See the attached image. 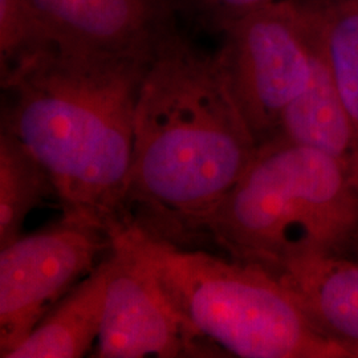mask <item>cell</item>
Returning a JSON list of instances; mask_svg holds the SVG:
<instances>
[{
	"label": "cell",
	"instance_id": "obj_13",
	"mask_svg": "<svg viewBox=\"0 0 358 358\" xmlns=\"http://www.w3.org/2000/svg\"><path fill=\"white\" fill-rule=\"evenodd\" d=\"M303 7L310 15L334 84L358 130V0H322Z\"/></svg>",
	"mask_w": 358,
	"mask_h": 358
},
{
	"label": "cell",
	"instance_id": "obj_1",
	"mask_svg": "<svg viewBox=\"0 0 358 358\" xmlns=\"http://www.w3.org/2000/svg\"><path fill=\"white\" fill-rule=\"evenodd\" d=\"M256 148L217 53L174 28L157 44L138 93L127 229L176 247H203L210 217Z\"/></svg>",
	"mask_w": 358,
	"mask_h": 358
},
{
	"label": "cell",
	"instance_id": "obj_6",
	"mask_svg": "<svg viewBox=\"0 0 358 358\" xmlns=\"http://www.w3.org/2000/svg\"><path fill=\"white\" fill-rule=\"evenodd\" d=\"M110 245L112 235L100 224L63 214L51 226L0 248V357L101 263L99 257Z\"/></svg>",
	"mask_w": 358,
	"mask_h": 358
},
{
	"label": "cell",
	"instance_id": "obj_2",
	"mask_svg": "<svg viewBox=\"0 0 358 358\" xmlns=\"http://www.w3.org/2000/svg\"><path fill=\"white\" fill-rule=\"evenodd\" d=\"M153 52L52 43L0 72L1 131L45 167L63 214L112 238L127 229L136 106Z\"/></svg>",
	"mask_w": 358,
	"mask_h": 358
},
{
	"label": "cell",
	"instance_id": "obj_10",
	"mask_svg": "<svg viewBox=\"0 0 358 358\" xmlns=\"http://www.w3.org/2000/svg\"><path fill=\"white\" fill-rule=\"evenodd\" d=\"M313 38V63L307 85L285 108L272 138L325 154L358 183V130L334 84L315 28Z\"/></svg>",
	"mask_w": 358,
	"mask_h": 358
},
{
	"label": "cell",
	"instance_id": "obj_11",
	"mask_svg": "<svg viewBox=\"0 0 358 358\" xmlns=\"http://www.w3.org/2000/svg\"><path fill=\"white\" fill-rule=\"evenodd\" d=\"M108 287L101 263L65 294L6 358H80L96 345Z\"/></svg>",
	"mask_w": 358,
	"mask_h": 358
},
{
	"label": "cell",
	"instance_id": "obj_16",
	"mask_svg": "<svg viewBox=\"0 0 358 358\" xmlns=\"http://www.w3.org/2000/svg\"><path fill=\"white\" fill-rule=\"evenodd\" d=\"M294 1L296 4H300V6H306V7H310V6H315V4H319L322 0H291Z\"/></svg>",
	"mask_w": 358,
	"mask_h": 358
},
{
	"label": "cell",
	"instance_id": "obj_9",
	"mask_svg": "<svg viewBox=\"0 0 358 358\" xmlns=\"http://www.w3.org/2000/svg\"><path fill=\"white\" fill-rule=\"evenodd\" d=\"M267 272L322 334L358 357V257L316 256Z\"/></svg>",
	"mask_w": 358,
	"mask_h": 358
},
{
	"label": "cell",
	"instance_id": "obj_5",
	"mask_svg": "<svg viewBox=\"0 0 358 358\" xmlns=\"http://www.w3.org/2000/svg\"><path fill=\"white\" fill-rule=\"evenodd\" d=\"M217 52L256 143L268 141L285 108L304 90L313 63V27L307 8L278 0L227 27Z\"/></svg>",
	"mask_w": 358,
	"mask_h": 358
},
{
	"label": "cell",
	"instance_id": "obj_17",
	"mask_svg": "<svg viewBox=\"0 0 358 358\" xmlns=\"http://www.w3.org/2000/svg\"><path fill=\"white\" fill-rule=\"evenodd\" d=\"M349 256H352V257H358V234L357 236H356V239H355V242H353L352 248H350Z\"/></svg>",
	"mask_w": 358,
	"mask_h": 358
},
{
	"label": "cell",
	"instance_id": "obj_3",
	"mask_svg": "<svg viewBox=\"0 0 358 358\" xmlns=\"http://www.w3.org/2000/svg\"><path fill=\"white\" fill-rule=\"evenodd\" d=\"M358 234V183L332 158L271 138L207 223L208 243L269 271L316 256H349Z\"/></svg>",
	"mask_w": 358,
	"mask_h": 358
},
{
	"label": "cell",
	"instance_id": "obj_15",
	"mask_svg": "<svg viewBox=\"0 0 358 358\" xmlns=\"http://www.w3.org/2000/svg\"><path fill=\"white\" fill-rule=\"evenodd\" d=\"M278 0H173L177 13L207 34H220L235 22Z\"/></svg>",
	"mask_w": 358,
	"mask_h": 358
},
{
	"label": "cell",
	"instance_id": "obj_7",
	"mask_svg": "<svg viewBox=\"0 0 358 358\" xmlns=\"http://www.w3.org/2000/svg\"><path fill=\"white\" fill-rule=\"evenodd\" d=\"M97 358L222 357L190 331L171 303L131 229L112 238Z\"/></svg>",
	"mask_w": 358,
	"mask_h": 358
},
{
	"label": "cell",
	"instance_id": "obj_14",
	"mask_svg": "<svg viewBox=\"0 0 358 358\" xmlns=\"http://www.w3.org/2000/svg\"><path fill=\"white\" fill-rule=\"evenodd\" d=\"M52 43L32 0H0V72Z\"/></svg>",
	"mask_w": 358,
	"mask_h": 358
},
{
	"label": "cell",
	"instance_id": "obj_4",
	"mask_svg": "<svg viewBox=\"0 0 358 358\" xmlns=\"http://www.w3.org/2000/svg\"><path fill=\"white\" fill-rule=\"evenodd\" d=\"M157 278L196 337L243 358H350L267 271L153 241L134 229Z\"/></svg>",
	"mask_w": 358,
	"mask_h": 358
},
{
	"label": "cell",
	"instance_id": "obj_8",
	"mask_svg": "<svg viewBox=\"0 0 358 358\" xmlns=\"http://www.w3.org/2000/svg\"><path fill=\"white\" fill-rule=\"evenodd\" d=\"M55 43L152 53L176 28L173 0H32Z\"/></svg>",
	"mask_w": 358,
	"mask_h": 358
},
{
	"label": "cell",
	"instance_id": "obj_12",
	"mask_svg": "<svg viewBox=\"0 0 358 358\" xmlns=\"http://www.w3.org/2000/svg\"><path fill=\"white\" fill-rule=\"evenodd\" d=\"M52 194L45 167L22 142L0 131V248L22 236L29 213Z\"/></svg>",
	"mask_w": 358,
	"mask_h": 358
}]
</instances>
